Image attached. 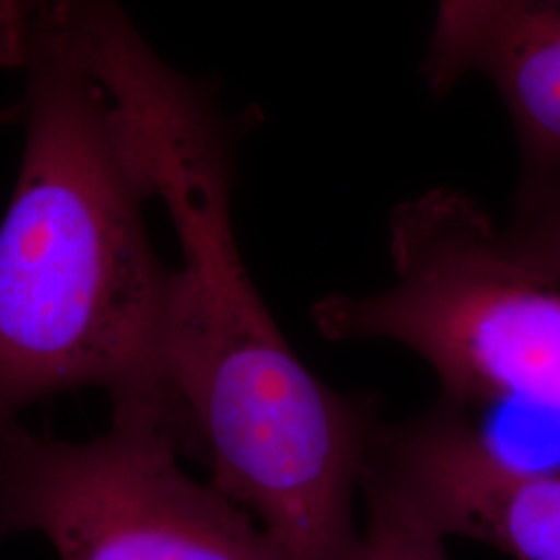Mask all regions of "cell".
I'll return each instance as SVG.
<instances>
[{"label":"cell","instance_id":"7","mask_svg":"<svg viewBox=\"0 0 560 560\" xmlns=\"http://www.w3.org/2000/svg\"><path fill=\"white\" fill-rule=\"evenodd\" d=\"M368 523L355 560H446V538L397 488L361 471Z\"/></svg>","mask_w":560,"mask_h":560},{"label":"cell","instance_id":"4","mask_svg":"<svg viewBox=\"0 0 560 560\" xmlns=\"http://www.w3.org/2000/svg\"><path fill=\"white\" fill-rule=\"evenodd\" d=\"M196 453L177 416L113 407L90 442L0 428V536L40 534L60 560H282L214 486L189 478Z\"/></svg>","mask_w":560,"mask_h":560},{"label":"cell","instance_id":"6","mask_svg":"<svg viewBox=\"0 0 560 560\" xmlns=\"http://www.w3.org/2000/svg\"><path fill=\"white\" fill-rule=\"evenodd\" d=\"M476 69L497 85L520 138L517 196L560 183V0H502Z\"/></svg>","mask_w":560,"mask_h":560},{"label":"cell","instance_id":"1","mask_svg":"<svg viewBox=\"0 0 560 560\" xmlns=\"http://www.w3.org/2000/svg\"><path fill=\"white\" fill-rule=\"evenodd\" d=\"M156 59L119 0L0 2V65L27 78L0 222V428L85 386L185 420L164 374L175 270L143 221L161 196Z\"/></svg>","mask_w":560,"mask_h":560},{"label":"cell","instance_id":"8","mask_svg":"<svg viewBox=\"0 0 560 560\" xmlns=\"http://www.w3.org/2000/svg\"><path fill=\"white\" fill-rule=\"evenodd\" d=\"M502 0H439V18L423 62L436 94H448L476 69L481 44Z\"/></svg>","mask_w":560,"mask_h":560},{"label":"cell","instance_id":"3","mask_svg":"<svg viewBox=\"0 0 560 560\" xmlns=\"http://www.w3.org/2000/svg\"><path fill=\"white\" fill-rule=\"evenodd\" d=\"M390 256L393 287L312 307L322 337L399 342L460 407L560 413V279L520 260L478 201L448 187L402 201Z\"/></svg>","mask_w":560,"mask_h":560},{"label":"cell","instance_id":"9","mask_svg":"<svg viewBox=\"0 0 560 560\" xmlns=\"http://www.w3.org/2000/svg\"><path fill=\"white\" fill-rule=\"evenodd\" d=\"M520 260L560 279V183L534 196H517L515 219L502 229Z\"/></svg>","mask_w":560,"mask_h":560},{"label":"cell","instance_id":"2","mask_svg":"<svg viewBox=\"0 0 560 560\" xmlns=\"http://www.w3.org/2000/svg\"><path fill=\"white\" fill-rule=\"evenodd\" d=\"M164 374L214 488L282 560H355L353 497L378 402L347 397L295 355L249 279L229 208L175 219Z\"/></svg>","mask_w":560,"mask_h":560},{"label":"cell","instance_id":"5","mask_svg":"<svg viewBox=\"0 0 560 560\" xmlns=\"http://www.w3.org/2000/svg\"><path fill=\"white\" fill-rule=\"evenodd\" d=\"M363 469L388 481L444 538H469L513 560H560V465L502 460L453 400L374 432Z\"/></svg>","mask_w":560,"mask_h":560}]
</instances>
